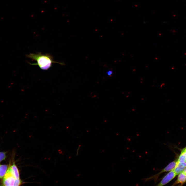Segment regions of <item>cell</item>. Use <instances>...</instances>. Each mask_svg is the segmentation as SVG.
Segmentation results:
<instances>
[{
	"instance_id": "3957f363",
	"label": "cell",
	"mask_w": 186,
	"mask_h": 186,
	"mask_svg": "<svg viewBox=\"0 0 186 186\" xmlns=\"http://www.w3.org/2000/svg\"><path fill=\"white\" fill-rule=\"evenodd\" d=\"M176 175L173 170L170 171L163 177L157 185L162 186L166 185L174 178Z\"/></svg>"
},
{
	"instance_id": "5bb4252c",
	"label": "cell",
	"mask_w": 186,
	"mask_h": 186,
	"mask_svg": "<svg viewBox=\"0 0 186 186\" xmlns=\"http://www.w3.org/2000/svg\"><path fill=\"white\" fill-rule=\"evenodd\" d=\"M185 162L186 163V162Z\"/></svg>"
},
{
	"instance_id": "52a82bcc",
	"label": "cell",
	"mask_w": 186,
	"mask_h": 186,
	"mask_svg": "<svg viewBox=\"0 0 186 186\" xmlns=\"http://www.w3.org/2000/svg\"><path fill=\"white\" fill-rule=\"evenodd\" d=\"M186 181V174L182 172L179 174L176 181L173 185L179 183L183 184Z\"/></svg>"
},
{
	"instance_id": "7c38bea8",
	"label": "cell",
	"mask_w": 186,
	"mask_h": 186,
	"mask_svg": "<svg viewBox=\"0 0 186 186\" xmlns=\"http://www.w3.org/2000/svg\"><path fill=\"white\" fill-rule=\"evenodd\" d=\"M185 152H186V147L182 150L181 154H182Z\"/></svg>"
},
{
	"instance_id": "ba28073f",
	"label": "cell",
	"mask_w": 186,
	"mask_h": 186,
	"mask_svg": "<svg viewBox=\"0 0 186 186\" xmlns=\"http://www.w3.org/2000/svg\"><path fill=\"white\" fill-rule=\"evenodd\" d=\"M6 165H0V179L3 178L5 175L8 168Z\"/></svg>"
},
{
	"instance_id": "7a4b0ae2",
	"label": "cell",
	"mask_w": 186,
	"mask_h": 186,
	"mask_svg": "<svg viewBox=\"0 0 186 186\" xmlns=\"http://www.w3.org/2000/svg\"><path fill=\"white\" fill-rule=\"evenodd\" d=\"M20 179H16L10 173L7 171L3 178L2 182V185L3 186H19L22 183Z\"/></svg>"
},
{
	"instance_id": "4fadbf2b",
	"label": "cell",
	"mask_w": 186,
	"mask_h": 186,
	"mask_svg": "<svg viewBox=\"0 0 186 186\" xmlns=\"http://www.w3.org/2000/svg\"><path fill=\"white\" fill-rule=\"evenodd\" d=\"M182 172L186 174V167L185 168L183 171Z\"/></svg>"
},
{
	"instance_id": "6da1fadb",
	"label": "cell",
	"mask_w": 186,
	"mask_h": 186,
	"mask_svg": "<svg viewBox=\"0 0 186 186\" xmlns=\"http://www.w3.org/2000/svg\"><path fill=\"white\" fill-rule=\"evenodd\" d=\"M26 56L37 62L33 64L29 63L32 65H37L43 70H48L52 66V64L54 63H58L62 65H64L63 63L54 61L53 57L48 53L44 54L41 52H38L36 53H30L27 55Z\"/></svg>"
},
{
	"instance_id": "8fae6325",
	"label": "cell",
	"mask_w": 186,
	"mask_h": 186,
	"mask_svg": "<svg viewBox=\"0 0 186 186\" xmlns=\"http://www.w3.org/2000/svg\"><path fill=\"white\" fill-rule=\"evenodd\" d=\"M107 73L108 75L110 76L112 74L113 72L112 70H110L108 71Z\"/></svg>"
},
{
	"instance_id": "8992f818",
	"label": "cell",
	"mask_w": 186,
	"mask_h": 186,
	"mask_svg": "<svg viewBox=\"0 0 186 186\" xmlns=\"http://www.w3.org/2000/svg\"><path fill=\"white\" fill-rule=\"evenodd\" d=\"M186 167V163L185 162H178L177 165L173 170L176 175H177L182 172Z\"/></svg>"
},
{
	"instance_id": "277c9868",
	"label": "cell",
	"mask_w": 186,
	"mask_h": 186,
	"mask_svg": "<svg viewBox=\"0 0 186 186\" xmlns=\"http://www.w3.org/2000/svg\"><path fill=\"white\" fill-rule=\"evenodd\" d=\"M178 163L177 161H174L171 162L160 172L153 175V178L155 180H157L159 175L162 173L165 172L170 171L173 170L176 167Z\"/></svg>"
},
{
	"instance_id": "5b68a950",
	"label": "cell",
	"mask_w": 186,
	"mask_h": 186,
	"mask_svg": "<svg viewBox=\"0 0 186 186\" xmlns=\"http://www.w3.org/2000/svg\"><path fill=\"white\" fill-rule=\"evenodd\" d=\"M7 171L16 179H20L19 169L14 162L12 165H9Z\"/></svg>"
},
{
	"instance_id": "30bf717a",
	"label": "cell",
	"mask_w": 186,
	"mask_h": 186,
	"mask_svg": "<svg viewBox=\"0 0 186 186\" xmlns=\"http://www.w3.org/2000/svg\"><path fill=\"white\" fill-rule=\"evenodd\" d=\"M6 157V152H0V163L2 161L5 159Z\"/></svg>"
},
{
	"instance_id": "9c48e42d",
	"label": "cell",
	"mask_w": 186,
	"mask_h": 186,
	"mask_svg": "<svg viewBox=\"0 0 186 186\" xmlns=\"http://www.w3.org/2000/svg\"><path fill=\"white\" fill-rule=\"evenodd\" d=\"M177 161L179 162H184L186 161V156L183 154H180Z\"/></svg>"
}]
</instances>
